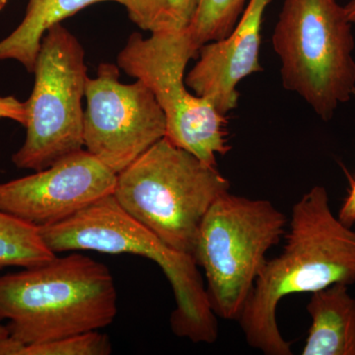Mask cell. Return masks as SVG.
Returning a JSON list of instances; mask_svg holds the SVG:
<instances>
[{"instance_id": "9", "label": "cell", "mask_w": 355, "mask_h": 355, "mask_svg": "<svg viewBox=\"0 0 355 355\" xmlns=\"http://www.w3.org/2000/svg\"><path fill=\"white\" fill-rule=\"evenodd\" d=\"M119 69L102 64L97 77H88L83 123L86 150L116 175L167 132L164 112L150 89L137 79L121 83Z\"/></svg>"}, {"instance_id": "7", "label": "cell", "mask_w": 355, "mask_h": 355, "mask_svg": "<svg viewBox=\"0 0 355 355\" xmlns=\"http://www.w3.org/2000/svg\"><path fill=\"white\" fill-rule=\"evenodd\" d=\"M33 73L34 88L25 102L26 139L12 162L19 169L37 172L84 146L83 99L89 77L85 53L60 23L44 35Z\"/></svg>"}, {"instance_id": "19", "label": "cell", "mask_w": 355, "mask_h": 355, "mask_svg": "<svg viewBox=\"0 0 355 355\" xmlns=\"http://www.w3.org/2000/svg\"><path fill=\"white\" fill-rule=\"evenodd\" d=\"M338 219L349 227L355 226V179L350 184L349 193L343 200L338 214Z\"/></svg>"}, {"instance_id": "3", "label": "cell", "mask_w": 355, "mask_h": 355, "mask_svg": "<svg viewBox=\"0 0 355 355\" xmlns=\"http://www.w3.org/2000/svg\"><path fill=\"white\" fill-rule=\"evenodd\" d=\"M55 254L95 251L132 254L160 266L171 284L176 308L170 318L173 333L193 343H214L218 323L198 266L191 254L176 251L121 209L114 196L98 200L64 222L40 228Z\"/></svg>"}, {"instance_id": "2", "label": "cell", "mask_w": 355, "mask_h": 355, "mask_svg": "<svg viewBox=\"0 0 355 355\" xmlns=\"http://www.w3.org/2000/svg\"><path fill=\"white\" fill-rule=\"evenodd\" d=\"M118 314V291L104 263L80 254L0 277V323L24 345L98 331Z\"/></svg>"}, {"instance_id": "5", "label": "cell", "mask_w": 355, "mask_h": 355, "mask_svg": "<svg viewBox=\"0 0 355 355\" xmlns=\"http://www.w3.org/2000/svg\"><path fill=\"white\" fill-rule=\"evenodd\" d=\"M352 24L336 0H284L273 30L282 85L326 121L355 93Z\"/></svg>"}, {"instance_id": "23", "label": "cell", "mask_w": 355, "mask_h": 355, "mask_svg": "<svg viewBox=\"0 0 355 355\" xmlns=\"http://www.w3.org/2000/svg\"><path fill=\"white\" fill-rule=\"evenodd\" d=\"M7 2H8V0H0V11L6 7Z\"/></svg>"}, {"instance_id": "20", "label": "cell", "mask_w": 355, "mask_h": 355, "mask_svg": "<svg viewBox=\"0 0 355 355\" xmlns=\"http://www.w3.org/2000/svg\"><path fill=\"white\" fill-rule=\"evenodd\" d=\"M25 345L10 336L0 338V355H21Z\"/></svg>"}, {"instance_id": "16", "label": "cell", "mask_w": 355, "mask_h": 355, "mask_svg": "<svg viewBox=\"0 0 355 355\" xmlns=\"http://www.w3.org/2000/svg\"><path fill=\"white\" fill-rule=\"evenodd\" d=\"M249 0H200L187 35L196 51L225 38L237 24Z\"/></svg>"}, {"instance_id": "6", "label": "cell", "mask_w": 355, "mask_h": 355, "mask_svg": "<svg viewBox=\"0 0 355 355\" xmlns=\"http://www.w3.org/2000/svg\"><path fill=\"white\" fill-rule=\"evenodd\" d=\"M286 216L270 200L230 191L203 217L193 258L207 279L210 307L217 317L238 321L265 266L266 253L286 234Z\"/></svg>"}, {"instance_id": "15", "label": "cell", "mask_w": 355, "mask_h": 355, "mask_svg": "<svg viewBox=\"0 0 355 355\" xmlns=\"http://www.w3.org/2000/svg\"><path fill=\"white\" fill-rule=\"evenodd\" d=\"M125 7L128 17L150 34L186 31L200 0H113Z\"/></svg>"}, {"instance_id": "12", "label": "cell", "mask_w": 355, "mask_h": 355, "mask_svg": "<svg viewBox=\"0 0 355 355\" xmlns=\"http://www.w3.org/2000/svg\"><path fill=\"white\" fill-rule=\"evenodd\" d=\"M312 324L301 354L355 355V299L336 284L311 293Z\"/></svg>"}, {"instance_id": "13", "label": "cell", "mask_w": 355, "mask_h": 355, "mask_svg": "<svg viewBox=\"0 0 355 355\" xmlns=\"http://www.w3.org/2000/svg\"><path fill=\"white\" fill-rule=\"evenodd\" d=\"M113 0H28L22 22L0 41V60L19 62L33 73L46 32L91 4Z\"/></svg>"}, {"instance_id": "1", "label": "cell", "mask_w": 355, "mask_h": 355, "mask_svg": "<svg viewBox=\"0 0 355 355\" xmlns=\"http://www.w3.org/2000/svg\"><path fill=\"white\" fill-rule=\"evenodd\" d=\"M287 225L284 251L266 261L237 321L248 345L266 355L293 354L277 324L282 299L355 284V229L333 214L324 187L302 196Z\"/></svg>"}, {"instance_id": "11", "label": "cell", "mask_w": 355, "mask_h": 355, "mask_svg": "<svg viewBox=\"0 0 355 355\" xmlns=\"http://www.w3.org/2000/svg\"><path fill=\"white\" fill-rule=\"evenodd\" d=\"M270 0H249L237 24L225 38L203 44L197 64L184 78L193 94L205 98L219 114L237 108V87L260 72L261 27Z\"/></svg>"}, {"instance_id": "21", "label": "cell", "mask_w": 355, "mask_h": 355, "mask_svg": "<svg viewBox=\"0 0 355 355\" xmlns=\"http://www.w3.org/2000/svg\"><path fill=\"white\" fill-rule=\"evenodd\" d=\"M345 9L350 22L355 23V0L349 1V3L345 6Z\"/></svg>"}, {"instance_id": "8", "label": "cell", "mask_w": 355, "mask_h": 355, "mask_svg": "<svg viewBox=\"0 0 355 355\" xmlns=\"http://www.w3.org/2000/svg\"><path fill=\"white\" fill-rule=\"evenodd\" d=\"M186 31L135 33L118 55V67L150 89L167 121L166 137L175 146L216 166L217 155L230 150L227 116L187 88V65L198 57Z\"/></svg>"}, {"instance_id": "17", "label": "cell", "mask_w": 355, "mask_h": 355, "mask_svg": "<svg viewBox=\"0 0 355 355\" xmlns=\"http://www.w3.org/2000/svg\"><path fill=\"white\" fill-rule=\"evenodd\" d=\"M112 350L108 336L90 331L51 342L25 345L21 355H109Z\"/></svg>"}, {"instance_id": "18", "label": "cell", "mask_w": 355, "mask_h": 355, "mask_svg": "<svg viewBox=\"0 0 355 355\" xmlns=\"http://www.w3.org/2000/svg\"><path fill=\"white\" fill-rule=\"evenodd\" d=\"M0 118L9 119L26 127L28 120L26 103L20 102L13 96L0 97Z\"/></svg>"}, {"instance_id": "14", "label": "cell", "mask_w": 355, "mask_h": 355, "mask_svg": "<svg viewBox=\"0 0 355 355\" xmlns=\"http://www.w3.org/2000/svg\"><path fill=\"white\" fill-rule=\"evenodd\" d=\"M55 254L44 241L40 228L0 209V270L43 265Z\"/></svg>"}, {"instance_id": "22", "label": "cell", "mask_w": 355, "mask_h": 355, "mask_svg": "<svg viewBox=\"0 0 355 355\" xmlns=\"http://www.w3.org/2000/svg\"><path fill=\"white\" fill-rule=\"evenodd\" d=\"M8 336V331H7L6 326H3V324H0V338H6V336Z\"/></svg>"}, {"instance_id": "4", "label": "cell", "mask_w": 355, "mask_h": 355, "mask_svg": "<svg viewBox=\"0 0 355 355\" xmlns=\"http://www.w3.org/2000/svg\"><path fill=\"white\" fill-rule=\"evenodd\" d=\"M229 191L230 183L216 166L165 137L116 175L113 196L166 245L193 256L203 217Z\"/></svg>"}, {"instance_id": "10", "label": "cell", "mask_w": 355, "mask_h": 355, "mask_svg": "<svg viewBox=\"0 0 355 355\" xmlns=\"http://www.w3.org/2000/svg\"><path fill=\"white\" fill-rule=\"evenodd\" d=\"M116 174L87 150L0 183V209L38 228L55 225L114 193Z\"/></svg>"}]
</instances>
